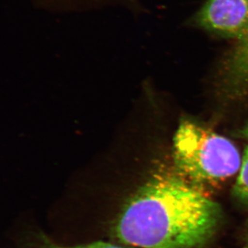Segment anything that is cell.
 Wrapping results in <instances>:
<instances>
[{"mask_svg":"<svg viewBox=\"0 0 248 248\" xmlns=\"http://www.w3.org/2000/svg\"><path fill=\"white\" fill-rule=\"evenodd\" d=\"M41 248H124L118 246L115 244H109L105 242H96L92 244H86V245H80L75 247H62L55 245V244H48L41 247Z\"/></svg>","mask_w":248,"mask_h":248,"instance_id":"obj_6","label":"cell"},{"mask_svg":"<svg viewBox=\"0 0 248 248\" xmlns=\"http://www.w3.org/2000/svg\"><path fill=\"white\" fill-rule=\"evenodd\" d=\"M220 208L199 187L172 175L153 177L124 206L120 241L140 248H195L215 234Z\"/></svg>","mask_w":248,"mask_h":248,"instance_id":"obj_1","label":"cell"},{"mask_svg":"<svg viewBox=\"0 0 248 248\" xmlns=\"http://www.w3.org/2000/svg\"><path fill=\"white\" fill-rule=\"evenodd\" d=\"M240 136L248 140V121L244 124V126L240 130Z\"/></svg>","mask_w":248,"mask_h":248,"instance_id":"obj_7","label":"cell"},{"mask_svg":"<svg viewBox=\"0 0 248 248\" xmlns=\"http://www.w3.org/2000/svg\"><path fill=\"white\" fill-rule=\"evenodd\" d=\"M227 73L231 86L248 91V32L239 39L227 60Z\"/></svg>","mask_w":248,"mask_h":248,"instance_id":"obj_4","label":"cell"},{"mask_svg":"<svg viewBox=\"0 0 248 248\" xmlns=\"http://www.w3.org/2000/svg\"><path fill=\"white\" fill-rule=\"evenodd\" d=\"M233 194L240 202L248 205V147L242 159L241 168L233 188Z\"/></svg>","mask_w":248,"mask_h":248,"instance_id":"obj_5","label":"cell"},{"mask_svg":"<svg viewBox=\"0 0 248 248\" xmlns=\"http://www.w3.org/2000/svg\"><path fill=\"white\" fill-rule=\"evenodd\" d=\"M173 150L177 170L199 188L222 183L241 168L240 154L232 141L189 121L177 129Z\"/></svg>","mask_w":248,"mask_h":248,"instance_id":"obj_2","label":"cell"},{"mask_svg":"<svg viewBox=\"0 0 248 248\" xmlns=\"http://www.w3.org/2000/svg\"><path fill=\"white\" fill-rule=\"evenodd\" d=\"M191 21L211 33L241 38L248 32V0H207Z\"/></svg>","mask_w":248,"mask_h":248,"instance_id":"obj_3","label":"cell"}]
</instances>
